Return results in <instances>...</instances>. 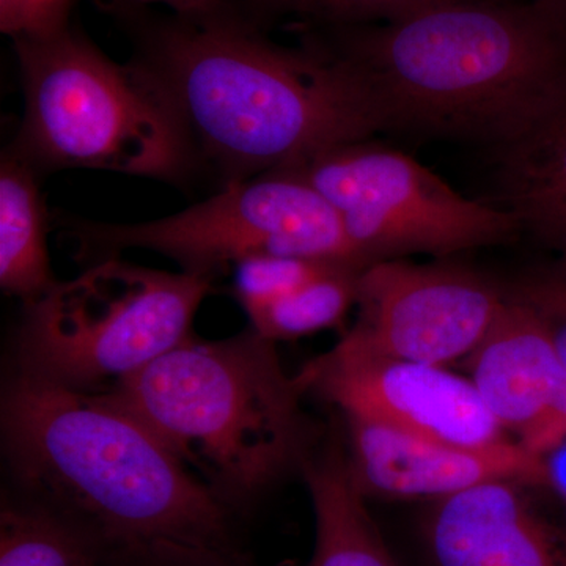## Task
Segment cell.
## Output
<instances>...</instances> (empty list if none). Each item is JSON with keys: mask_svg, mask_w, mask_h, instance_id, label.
I'll list each match as a JSON object with an SVG mask.
<instances>
[{"mask_svg": "<svg viewBox=\"0 0 566 566\" xmlns=\"http://www.w3.org/2000/svg\"><path fill=\"white\" fill-rule=\"evenodd\" d=\"M506 290L539 316L566 368V264L524 275Z\"/></svg>", "mask_w": 566, "mask_h": 566, "instance_id": "44dd1931", "label": "cell"}, {"mask_svg": "<svg viewBox=\"0 0 566 566\" xmlns=\"http://www.w3.org/2000/svg\"><path fill=\"white\" fill-rule=\"evenodd\" d=\"M346 460L364 495L439 499L493 482L549 485L543 457L517 441L463 446L352 419Z\"/></svg>", "mask_w": 566, "mask_h": 566, "instance_id": "8fae6325", "label": "cell"}, {"mask_svg": "<svg viewBox=\"0 0 566 566\" xmlns=\"http://www.w3.org/2000/svg\"><path fill=\"white\" fill-rule=\"evenodd\" d=\"M46 205L39 172L7 150L0 164V286L35 303L57 283L46 244Z\"/></svg>", "mask_w": 566, "mask_h": 566, "instance_id": "2e32d148", "label": "cell"}, {"mask_svg": "<svg viewBox=\"0 0 566 566\" xmlns=\"http://www.w3.org/2000/svg\"><path fill=\"white\" fill-rule=\"evenodd\" d=\"M74 0H0V31L11 40L40 39L71 25Z\"/></svg>", "mask_w": 566, "mask_h": 566, "instance_id": "7402d4cb", "label": "cell"}, {"mask_svg": "<svg viewBox=\"0 0 566 566\" xmlns=\"http://www.w3.org/2000/svg\"><path fill=\"white\" fill-rule=\"evenodd\" d=\"M103 566H174V565H159V564H144V562H109Z\"/></svg>", "mask_w": 566, "mask_h": 566, "instance_id": "cb8c5ba5", "label": "cell"}, {"mask_svg": "<svg viewBox=\"0 0 566 566\" xmlns=\"http://www.w3.org/2000/svg\"><path fill=\"white\" fill-rule=\"evenodd\" d=\"M301 469L315 512L314 566H395L344 450L331 446L308 457Z\"/></svg>", "mask_w": 566, "mask_h": 566, "instance_id": "9a60e30c", "label": "cell"}, {"mask_svg": "<svg viewBox=\"0 0 566 566\" xmlns=\"http://www.w3.org/2000/svg\"><path fill=\"white\" fill-rule=\"evenodd\" d=\"M357 74L385 129L512 144L566 87V0H433L300 32Z\"/></svg>", "mask_w": 566, "mask_h": 566, "instance_id": "3957f363", "label": "cell"}, {"mask_svg": "<svg viewBox=\"0 0 566 566\" xmlns=\"http://www.w3.org/2000/svg\"><path fill=\"white\" fill-rule=\"evenodd\" d=\"M13 44L24 115L10 150L36 172L109 170L181 182L196 170L180 118L136 63L112 61L73 25Z\"/></svg>", "mask_w": 566, "mask_h": 566, "instance_id": "5b68a950", "label": "cell"}, {"mask_svg": "<svg viewBox=\"0 0 566 566\" xmlns=\"http://www.w3.org/2000/svg\"><path fill=\"white\" fill-rule=\"evenodd\" d=\"M331 260L256 255L234 266L233 292L248 315L322 273ZM345 263V262H344Z\"/></svg>", "mask_w": 566, "mask_h": 566, "instance_id": "ffe728a7", "label": "cell"}, {"mask_svg": "<svg viewBox=\"0 0 566 566\" xmlns=\"http://www.w3.org/2000/svg\"><path fill=\"white\" fill-rule=\"evenodd\" d=\"M523 485L485 483L436 501L424 524L434 566H566V532Z\"/></svg>", "mask_w": 566, "mask_h": 566, "instance_id": "4fadbf2b", "label": "cell"}, {"mask_svg": "<svg viewBox=\"0 0 566 566\" xmlns=\"http://www.w3.org/2000/svg\"><path fill=\"white\" fill-rule=\"evenodd\" d=\"M85 266L144 249L167 256L182 273L214 279L256 255L357 259L337 212L296 175L270 172L232 182L177 214L142 223L69 221Z\"/></svg>", "mask_w": 566, "mask_h": 566, "instance_id": "52a82bcc", "label": "cell"}, {"mask_svg": "<svg viewBox=\"0 0 566 566\" xmlns=\"http://www.w3.org/2000/svg\"><path fill=\"white\" fill-rule=\"evenodd\" d=\"M259 331L188 340L111 392L232 512L312 455L303 390Z\"/></svg>", "mask_w": 566, "mask_h": 566, "instance_id": "277c9868", "label": "cell"}, {"mask_svg": "<svg viewBox=\"0 0 566 566\" xmlns=\"http://www.w3.org/2000/svg\"><path fill=\"white\" fill-rule=\"evenodd\" d=\"M296 381L304 394L318 395L345 417L405 433L463 446L510 439L469 376L378 352L353 329L305 365Z\"/></svg>", "mask_w": 566, "mask_h": 566, "instance_id": "9c48e42d", "label": "cell"}, {"mask_svg": "<svg viewBox=\"0 0 566 566\" xmlns=\"http://www.w3.org/2000/svg\"><path fill=\"white\" fill-rule=\"evenodd\" d=\"M282 170L308 182L334 208L364 266L411 253L449 256L505 244L523 229L513 212L461 196L411 156L368 139Z\"/></svg>", "mask_w": 566, "mask_h": 566, "instance_id": "ba28073f", "label": "cell"}, {"mask_svg": "<svg viewBox=\"0 0 566 566\" xmlns=\"http://www.w3.org/2000/svg\"><path fill=\"white\" fill-rule=\"evenodd\" d=\"M504 210L547 243L566 248V87L512 144L497 148Z\"/></svg>", "mask_w": 566, "mask_h": 566, "instance_id": "5bb4252c", "label": "cell"}, {"mask_svg": "<svg viewBox=\"0 0 566 566\" xmlns=\"http://www.w3.org/2000/svg\"><path fill=\"white\" fill-rule=\"evenodd\" d=\"M564 253H565V256H566V248L564 249Z\"/></svg>", "mask_w": 566, "mask_h": 566, "instance_id": "d4e9b609", "label": "cell"}, {"mask_svg": "<svg viewBox=\"0 0 566 566\" xmlns=\"http://www.w3.org/2000/svg\"><path fill=\"white\" fill-rule=\"evenodd\" d=\"M428 2L433 0H234V7L263 31L289 25L300 33L392 20Z\"/></svg>", "mask_w": 566, "mask_h": 566, "instance_id": "d6986e66", "label": "cell"}, {"mask_svg": "<svg viewBox=\"0 0 566 566\" xmlns=\"http://www.w3.org/2000/svg\"><path fill=\"white\" fill-rule=\"evenodd\" d=\"M505 301V286L468 268L387 260L360 273L353 331L378 352L447 367L475 352Z\"/></svg>", "mask_w": 566, "mask_h": 566, "instance_id": "30bf717a", "label": "cell"}, {"mask_svg": "<svg viewBox=\"0 0 566 566\" xmlns=\"http://www.w3.org/2000/svg\"><path fill=\"white\" fill-rule=\"evenodd\" d=\"M364 270L349 263L331 262L311 281L249 315L253 329L277 342L335 326L357 304Z\"/></svg>", "mask_w": 566, "mask_h": 566, "instance_id": "ac0fdd59", "label": "cell"}, {"mask_svg": "<svg viewBox=\"0 0 566 566\" xmlns=\"http://www.w3.org/2000/svg\"><path fill=\"white\" fill-rule=\"evenodd\" d=\"M140 6H161L182 18H210L237 10L234 0H132Z\"/></svg>", "mask_w": 566, "mask_h": 566, "instance_id": "603a6c76", "label": "cell"}, {"mask_svg": "<svg viewBox=\"0 0 566 566\" xmlns=\"http://www.w3.org/2000/svg\"><path fill=\"white\" fill-rule=\"evenodd\" d=\"M464 364L505 434L539 457L565 441L566 368L531 305L506 290L501 314Z\"/></svg>", "mask_w": 566, "mask_h": 566, "instance_id": "7c38bea8", "label": "cell"}, {"mask_svg": "<svg viewBox=\"0 0 566 566\" xmlns=\"http://www.w3.org/2000/svg\"><path fill=\"white\" fill-rule=\"evenodd\" d=\"M211 282L120 256L88 264L25 305L18 374L77 392H106L191 337Z\"/></svg>", "mask_w": 566, "mask_h": 566, "instance_id": "8992f818", "label": "cell"}, {"mask_svg": "<svg viewBox=\"0 0 566 566\" xmlns=\"http://www.w3.org/2000/svg\"><path fill=\"white\" fill-rule=\"evenodd\" d=\"M2 434L20 495L76 524L104 564L243 566L232 512L111 390L17 374Z\"/></svg>", "mask_w": 566, "mask_h": 566, "instance_id": "7a4b0ae2", "label": "cell"}, {"mask_svg": "<svg viewBox=\"0 0 566 566\" xmlns=\"http://www.w3.org/2000/svg\"><path fill=\"white\" fill-rule=\"evenodd\" d=\"M98 545L54 510L31 499H3L0 566H103Z\"/></svg>", "mask_w": 566, "mask_h": 566, "instance_id": "e0dca14e", "label": "cell"}, {"mask_svg": "<svg viewBox=\"0 0 566 566\" xmlns=\"http://www.w3.org/2000/svg\"><path fill=\"white\" fill-rule=\"evenodd\" d=\"M103 7L180 118L197 166L212 167L222 188L382 132L352 66L311 41L283 46L237 10L182 18L132 0Z\"/></svg>", "mask_w": 566, "mask_h": 566, "instance_id": "6da1fadb", "label": "cell"}]
</instances>
